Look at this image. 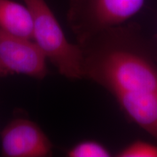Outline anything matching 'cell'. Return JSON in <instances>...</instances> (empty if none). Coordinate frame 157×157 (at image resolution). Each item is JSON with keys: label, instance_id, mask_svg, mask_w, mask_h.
Segmentation results:
<instances>
[{"label": "cell", "instance_id": "9c48e42d", "mask_svg": "<svg viewBox=\"0 0 157 157\" xmlns=\"http://www.w3.org/2000/svg\"><path fill=\"white\" fill-rule=\"evenodd\" d=\"M10 74H13L0 61V76H7L10 75Z\"/></svg>", "mask_w": 157, "mask_h": 157}, {"label": "cell", "instance_id": "3957f363", "mask_svg": "<svg viewBox=\"0 0 157 157\" xmlns=\"http://www.w3.org/2000/svg\"><path fill=\"white\" fill-rule=\"evenodd\" d=\"M145 0H69L68 23L78 44L101 31L127 22Z\"/></svg>", "mask_w": 157, "mask_h": 157}, {"label": "cell", "instance_id": "52a82bcc", "mask_svg": "<svg viewBox=\"0 0 157 157\" xmlns=\"http://www.w3.org/2000/svg\"><path fill=\"white\" fill-rule=\"evenodd\" d=\"M112 156L106 147L95 140L79 142L67 152L69 157H109Z\"/></svg>", "mask_w": 157, "mask_h": 157}, {"label": "cell", "instance_id": "8992f818", "mask_svg": "<svg viewBox=\"0 0 157 157\" xmlns=\"http://www.w3.org/2000/svg\"><path fill=\"white\" fill-rule=\"evenodd\" d=\"M0 29L34 42L33 17L26 5L13 0H0Z\"/></svg>", "mask_w": 157, "mask_h": 157}, {"label": "cell", "instance_id": "7a4b0ae2", "mask_svg": "<svg viewBox=\"0 0 157 157\" xmlns=\"http://www.w3.org/2000/svg\"><path fill=\"white\" fill-rule=\"evenodd\" d=\"M34 24V42L61 75L69 79L83 78L81 46L68 42L60 23L44 0H23Z\"/></svg>", "mask_w": 157, "mask_h": 157}, {"label": "cell", "instance_id": "6da1fadb", "mask_svg": "<svg viewBox=\"0 0 157 157\" xmlns=\"http://www.w3.org/2000/svg\"><path fill=\"white\" fill-rule=\"evenodd\" d=\"M78 44L83 78L108 90L127 117L157 140V36L127 22Z\"/></svg>", "mask_w": 157, "mask_h": 157}, {"label": "cell", "instance_id": "277c9868", "mask_svg": "<svg viewBox=\"0 0 157 157\" xmlns=\"http://www.w3.org/2000/svg\"><path fill=\"white\" fill-rule=\"evenodd\" d=\"M2 154L5 157H46L52 154V144L34 121L15 119L1 132Z\"/></svg>", "mask_w": 157, "mask_h": 157}, {"label": "cell", "instance_id": "ba28073f", "mask_svg": "<svg viewBox=\"0 0 157 157\" xmlns=\"http://www.w3.org/2000/svg\"><path fill=\"white\" fill-rule=\"evenodd\" d=\"M117 156L157 157V146L146 141H134L119 151Z\"/></svg>", "mask_w": 157, "mask_h": 157}, {"label": "cell", "instance_id": "5b68a950", "mask_svg": "<svg viewBox=\"0 0 157 157\" xmlns=\"http://www.w3.org/2000/svg\"><path fill=\"white\" fill-rule=\"evenodd\" d=\"M46 60L34 42L0 29V61L12 74L42 79L48 73Z\"/></svg>", "mask_w": 157, "mask_h": 157}]
</instances>
